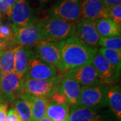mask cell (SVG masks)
Returning <instances> with one entry per match:
<instances>
[{
    "mask_svg": "<svg viewBox=\"0 0 121 121\" xmlns=\"http://www.w3.org/2000/svg\"><path fill=\"white\" fill-rule=\"evenodd\" d=\"M73 36L87 47L98 48L99 36L95 28V21L82 19L75 24Z\"/></svg>",
    "mask_w": 121,
    "mask_h": 121,
    "instance_id": "cell-11",
    "label": "cell"
},
{
    "mask_svg": "<svg viewBox=\"0 0 121 121\" xmlns=\"http://www.w3.org/2000/svg\"><path fill=\"white\" fill-rule=\"evenodd\" d=\"M63 74H59L53 78L44 80L24 78V94L50 99L55 92L59 90Z\"/></svg>",
    "mask_w": 121,
    "mask_h": 121,
    "instance_id": "cell-3",
    "label": "cell"
},
{
    "mask_svg": "<svg viewBox=\"0 0 121 121\" xmlns=\"http://www.w3.org/2000/svg\"><path fill=\"white\" fill-rule=\"evenodd\" d=\"M8 111V104L5 102H0V121H5Z\"/></svg>",
    "mask_w": 121,
    "mask_h": 121,
    "instance_id": "cell-31",
    "label": "cell"
},
{
    "mask_svg": "<svg viewBox=\"0 0 121 121\" xmlns=\"http://www.w3.org/2000/svg\"><path fill=\"white\" fill-rule=\"evenodd\" d=\"M98 52L115 69L121 71V51H115L105 48L100 47Z\"/></svg>",
    "mask_w": 121,
    "mask_h": 121,
    "instance_id": "cell-24",
    "label": "cell"
},
{
    "mask_svg": "<svg viewBox=\"0 0 121 121\" xmlns=\"http://www.w3.org/2000/svg\"><path fill=\"white\" fill-rule=\"evenodd\" d=\"M0 91L3 102L12 103L20 95L24 94V78L16 73L3 75L0 83Z\"/></svg>",
    "mask_w": 121,
    "mask_h": 121,
    "instance_id": "cell-7",
    "label": "cell"
},
{
    "mask_svg": "<svg viewBox=\"0 0 121 121\" xmlns=\"http://www.w3.org/2000/svg\"><path fill=\"white\" fill-rule=\"evenodd\" d=\"M13 108L23 121H33L30 102L22 94L13 102Z\"/></svg>",
    "mask_w": 121,
    "mask_h": 121,
    "instance_id": "cell-23",
    "label": "cell"
},
{
    "mask_svg": "<svg viewBox=\"0 0 121 121\" xmlns=\"http://www.w3.org/2000/svg\"><path fill=\"white\" fill-rule=\"evenodd\" d=\"M8 47V44L0 40V52H2L4 50H5V48H7Z\"/></svg>",
    "mask_w": 121,
    "mask_h": 121,
    "instance_id": "cell-33",
    "label": "cell"
},
{
    "mask_svg": "<svg viewBox=\"0 0 121 121\" xmlns=\"http://www.w3.org/2000/svg\"><path fill=\"white\" fill-rule=\"evenodd\" d=\"M69 111L67 104H58L50 99L47 108L46 117L53 121H69Z\"/></svg>",
    "mask_w": 121,
    "mask_h": 121,
    "instance_id": "cell-20",
    "label": "cell"
},
{
    "mask_svg": "<svg viewBox=\"0 0 121 121\" xmlns=\"http://www.w3.org/2000/svg\"><path fill=\"white\" fill-rule=\"evenodd\" d=\"M2 78H3V75L1 73V70H0V83H1V81Z\"/></svg>",
    "mask_w": 121,
    "mask_h": 121,
    "instance_id": "cell-36",
    "label": "cell"
},
{
    "mask_svg": "<svg viewBox=\"0 0 121 121\" xmlns=\"http://www.w3.org/2000/svg\"><path fill=\"white\" fill-rule=\"evenodd\" d=\"M0 13H3L10 18L12 14V7L9 6L4 0L0 1Z\"/></svg>",
    "mask_w": 121,
    "mask_h": 121,
    "instance_id": "cell-28",
    "label": "cell"
},
{
    "mask_svg": "<svg viewBox=\"0 0 121 121\" xmlns=\"http://www.w3.org/2000/svg\"><path fill=\"white\" fill-rule=\"evenodd\" d=\"M36 56L52 66L59 74L67 71L62 60L59 43L45 41L37 44L33 50Z\"/></svg>",
    "mask_w": 121,
    "mask_h": 121,
    "instance_id": "cell-5",
    "label": "cell"
},
{
    "mask_svg": "<svg viewBox=\"0 0 121 121\" xmlns=\"http://www.w3.org/2000/svg\"><path fill=\"white\" fill-rule=\"evenodd\" d=\"M65 73L73 78L82 87L104 85L98 71L91 63L69 69Z\"/></svg>",
    "mask_w": 121,
    "mask_h": 121,
    "instance_id": "cell-12",
    "label": "cell"
},
{
    "mask_svg": "<svg viewBox=\"0 0 121 121\" xmlns=\"http://www.w3.org/2000/svg\"><path fill=\"white\" fill-rule=\"evenodd\" d=\"M1 22V13H0V23Z\"/></svg>",
    "mask_w": 121,
    "mask_h": 121,
    "instance_id": "cell-38",
    "label": "cell"
},
{
    "mask_svg": "<svg viewBox=\"0 0 121 121\" xmlns=\"http://www.w3.org/2000/svg\"><path fill=\"white\" fill-rule=\"evenodd\" d=\"M0 40L8 44V47H15L17 46L15 41L14 35L11 24L0 23Z\"/></svg>",
    "mask_w": 121,
    "mask_h": 121,
    "instance_id": "cell-25",
    "label": "cell"
},
{
    "mask_svg": "<svg viewBox=\"0 0 121 121\" xmlns=\"http://www.w3.org/2000/svg\"><path fill=\"white\" fill-rule=\"evenodd\" d=\"M107 8L113 6H119L121 5V0H102Z\"/></svg>",
    "mask_w": 121,
    "mask_h": 121,
    "instance_id": "cell-32",
    "label": "cell"
},
{
    "mask_svg": "<svg viewBox=\"0 0 121 121\" xmlns=\"http://www.w3.org/2000/svg\"><path fill=\"white\" fill-rule=\"evenodd\" d=\"M108 88L105 85L82 87L79 106L94 110L106 106Z\"/></svg>",
    "mask_w": 121,
    "mask_h": 121,
    "instance_id": "cell-6",
    "label": "cell"
},
{
    "mask_svg": "<svg viewBox=\"0 0 121 121\" xmlns=\"http://www.w3.org/2000/svg\"><path fill=\"white\" fill-rule=\"evenodd\" d=\"M108 105L117 118L121 119V90L120 85L108 87L107 91Z\"/></svg>",
    "mask_w": 121,
    "mask_h": 121,
    "instance_id": "cell-21",
    "label": "cell"
},
{
    "mask_svg": "<svg viewBox=\"0 0 121 121\" xmlns=\"http://www.w3.org/2000/svg\"><path fill=\"white\" fill-rule=\"evenodd\" d=\"M14 48L8 47L0 52V70L3 75L14 72Z\"/></svg>",
    "mask_w": 121,
    "mask_h": 121,
    "instance_id": "cell-22",
    "label": "cell"
},
{
    "mask_svg": "<svg viewBox=\"0 0 121 121\" xmlns=\"http://www.w3.org/2000/svg\"><path fill=\"white\" fill-rule=\"evenodd\" d=\"M98 46L100 47L121 51V36L115 37H100L98 41Z\"/></svg>",
    "mask_w": 121,
    "mask_h": 121,
    "instance_id": "cell-26",
    "label": "cell"
},
{
    "mask_svg": "<svg viewBox=\"0 0 121 121\" xmlns=\"http://www.w3.org/2000/svg\"><path fill=\"white\" fill-rule=\"evenodd\" d=\"M10 19L12 24L20 27L34 25L39 22L38 17L27 0H17L12 8Z\"/></svg>",
    "mask_w": 121,
    "mask_h": 121,
    "instance_id": "cell-9",
    "label": "cell"
},
{
    "mask_svg": "<svg viewBox=\"0 0 121 121\" xmlns=\"http://www.w3.org/2000/svg\"><path fill=\"white\" fill-rule=\"evenodd\" d=\"M59 74L52 66L36 56L34 52L33 55L30 58L26 74L23 78L44 80L53 78Z\"/></svg>",
    "mask_w": 121,
    "mask_h": 121,
    "instance_id": "cell-10",
    "label": "cell"
},
{
    "mask_svg": "<svg viewBox=\"0 0 121 121\" xmlns=\"http://www.w3.org/2000/svg\"><path fill=\"white\" fill-rule=\"evenodd\" d=\"M5 121H23L21 118L19 117L16 110L12 107L8 111Z\"/></svg>",
    "mask_w": 121,
    "mask_h": 121,
    "instance_id": "cell-29",
    "label": "cell"
},
{
    "mask_svg": "<svg viewBox=\"0 0 121 121\" xmlns=\"http://www.w3.org/2000/svg\"><path fill=\"white\" fill-rule=\"evenodd\" d=\"M91 64L98 71L104 85L112 86L118 82L121 71L112 67L99 53H96Z\"/></svg>",
    "mask_w": 121,
    "mask_h": 121,
    "instance_id": "cell-13",
    "label": "cell"
},
{
    "mask_svg": "<svg viewBox=\"0 0 121 121\" xmlns=\"http://www.w3.org/2000/svg\"><path fill=\"white\" fill-rule=\"evenodd\" d=\"M108 18L117 24L121 25V6H113L108 8Z\"/></svg>",
    "mask_w": 121,
    "mask_h": 121,
    "instance_id": "cell-27",
    "label": "cell"
},
{
    "mask_svg": "<svg viewBox=\"0 0 121 121\" xmlns=\"http://www.w3.org/2000/svg\"><path fill=\"white\" fill-rule=\"evenodd\" d=\"M47 16L76 24L82 18V0H59L48 10Z\"/></svg>",
    "mask_w": 121,
    "mask_h": 121,
    "instance_id": "cell-4",
    "label": "cell"
},
{
    "mask_svg": "<svg viewBox=\"0 0 121 121\" xmlns=\"http://www.w3.org/2000/svg\"><path fill=\"white\" fill-rule=\"evenodd\" d=\"M34 51L26 48L17 45L14 48V73L24 78L28 67L31 56Z\"/></svg>",
    "mask_w": 121,
    "mask_h": 121,
    "instance_id": "cell-16",
    "label": "cell"
},
{
    "mask_svg": "<svg viewBox=\"0 0 121 121\" xmlns=\"http://www.w3.org/2000/svg\"><path fill=\"white\" fill-rule=\"evenodd\" d=\"M11 26L17 45L30 48L47 41L41 30L36 24L24 27H20L14 24H11Z\"/></svg>",
    "mask_w": 121,
    "mask_h": 121,
    "instance_id": "cell-8",
    "label": "cell"
},
{
    "mask_svg": "<svg viewBox=\"0 0 121 121\" xmlns=\"http://www.w3.org/2000/svg\"><path fill=\"white\" fill-rule=\"evenodd\" d=\"M39 121H53L51 120V119H50V118H48V117H44V118H41L40 120H39Z\"/></svg>",
    "mask_w": 121,
    "mask_h": 121,
    "instance_id": "cell-35",
    "label": "cell"
},
{
    "mask_svg": "<svg viewBox=\"0 0 121 121\" xmlns=\"http://www.w3.org/2000/svg\"><path fill=\"white\" fill-rule=\"evenodd\" d=\"M23 95L30 102L32 114V121H39L41 118L46 117L47 108L50 99L26 94H24Z\"/></svg>",
    "mask_w": 121,
    "mask_h": 121,
    "instance_id": "cell-19",
    "label": "cell"
},
{
    "mask_svg": "<svg viewBox=\"0 0 121 121\" xmlns=\"http://www.w3.org/2000/svg\"><path fill=\"white\" fill-rule=\"evenodd\" d=\"M3 99H2V96H1V91H0V102H2Z\"/></svg>",
    "mask_w": 121,
    "mask_h": 121,
    "instance_id": "cell-37",
    "label": "cell"
},
{
    "mask_svg": "<svg viewBox=\"0 0 121 121\" xmlns=\"http://www.w3.org/2000/svg\"><path fill=\"white\" fill-rule=\"evenodd\" d=\"M36 24L49 42L59 43L69 39L73 36L75 30V24L52 17L39 21Z\"/></svg>",
    "mask_w": 121,
    "mask_h": 121,
    "instance_id": "cell-2",
    "label": "cell"
},
{
    "mask_svg": "<svg viewBox=\"0 0 121 121\" xmlns=\"http://www.w3.org/2000/svg\"><path fill=\"white\" fill-rule=\"evenodd\" d=\"M39 1H44V0H39Z\"/></svg>",
    "mask_w": 121,
    "mask_h": 121,
    "instance_id": "cell-39",
    "label": "cell"
},
{
    "mask_svg": "<svg viewBox=\"0 0 121 121\" xmlns=\"http://www.w3.org/2000/svg\"><path fill=\"white\" fill-rule=\"evenodd\" d=\"M95 28L100 37L121 36V25L110 18H101L95 21Z\"/></svg>",
    "mask_w": 121,
    "mask_h": 121,
    "instance_id": "cell-18",
    "label": "cell"
},
{
    "mask_svg": "<svg viewBox=\"0 0 121 121\" xmlns=\"http://www.w3.org/2000/svg\"><path fill=\"white\" fill-rule=\"evenodd\" d=\"M4 1L9 6H11L12 8V6H13V5L15 4L17 1V0H4Z\"/></svg>",
    "mask_w": 121,
    "mask_h": 121,
    "instance_id": "cell-34",
    "label": "cell"
},
{
    "mask_svg": "<svg viewBox=\"0 0 121 121\" xmlns=\"http://www.w3.org/2000/svg\"><path fill=\"white\" fill-rule=\"evenodd\" d=\"M50 99L51 101H53V102H56V103H58V104H67V99L65 98L64 95L62 94L59 91V90L55 92L52 95V97Z\"/></svg>",
    "mask_w": 121,
    "mask_h": 121,
    "instance_id": "cell-30",
    "label": "cell"
},
{
    "mask_svg": "<svg viewBox=\"0 0 121 121\" xmlns=\"http://www.w3.org/2000/svg\"><path fill=\"white\" fill-rule=\"evenodd\" d=\"M82 86L68 75L64 73L61 79L59 91L67 99V104L70 108L79 106V99Z\"/></svg>",
    "mask_w": 121,
    "mask_h": 121,
    "instance_id": "cell-14",
    "label": "cell"
},
{
    "mask_svg": "<svg viewBox=\"0 0 121 121\" xmlns=\"http://www.w3.org/2000/svg\"><path fill=\"white\" fill-rule=\"evenodd\" d=\"M62 60L67 70L90 64L98 52V48L90 47L75 36L59 42Z\"/></svg>",
    "mask_w": 121,
    "mask_h": 121,
    "instance_id": "cell-1",
    "label": "cell"
},
{
    "mask_svg": "<svg viewBox=\"0 0 121 121\" xmlns=\"http://www.w3.org/2000/svg\"><path fill=\"white\" fill-rule=\"evenodd\" d=\"M69 121H106L96 110L78 106L70 108Z\"/></svg>",
    "mask_w": 121,
    "mask_h": 121,
    "instance_id": "cell-17",
    "label": "cell"
},
{
    "mask_svg": "<svg viewBox=\"0 0 121 121\" xmlns=\"http://www.w3.org/2000/svg\"><path fill=\"white\" fill-rule=\"evenodd\" d=\"M0 1H1V0H0Z\"/></svg>",
    "mask_w": 121,
    "mask_h": 121,
    "instance_id": "cell-40",
    "label": "cell"
},
{
    "mask_svg": "<svg viewBox=\"0 0 121 121\" xmlns=\"http://www.w3.org/2000/svg\"><path fill=\"white\" fill-rule=\"evenodd\" d=\"M101 18H108V8L102 0L82 1V19L95 21Z\"/></svg>",
    "mask_w": 121,
    "mask_h": 121,
    "instance_id": "cell-15",
    "label": "cell"
}]
</instances>
